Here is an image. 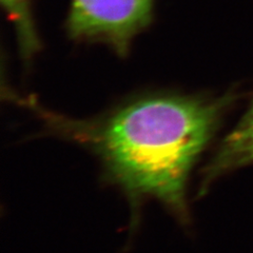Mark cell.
I'll list each match as a JSON object with an SVG mask.
<instances>
[{"label": "cell", "instance_id": "obj_2", "mask_svg": "<svg viewBox=\"0 0 253 253\" xmlns=\"http://www.w3.org/2000/svg\"><path fill=\"white\" fill-rule=\"evenodd\" d=\"M155 0H70L69 37L77 42L105 44L120 56L153 17Z\"/></svg>", "mask_w": 253, "mask_h": 253}, {"label": "cell", "instance_id": "obj_4", "mask_svg": "<svg viewBox=\"0 0 253 253\" xmlns=\"http://www.w3.org/2000/svg\"><path fill=\"white\" fill-rule=\"evenodd\" d=\"M15 30L22 59L31 61L41 50V41L32 14L33 0H0Z\"/></svg>", "mask_w": 253, "mask_h": 253}, {"label": "cell", "instance_id": "obj_1", "mask_svg": "<svg viewBox=\"0 0 253 253\" xmlns=\"http://www.w3.org/2000/svg\"><path fill=\"white\" fill-rule=\"evenodd\" d=\"M19 102L37 117L46 135L93 154L104 179L126 196L134 224L141 206L153 201L188 227L192 220L189 180L232 99L229 95L154 92L90 118L55 112L32 96Z\"/></svg>", "mask_w": 253, "mask_h": 253}, {"label": "cell", "instance_id": "obj_3", "mask_svg": "<svg viewBox=\"0 0 253 253\" xmlns=\"http://www.w3.org/2000/svg\"><path fill=\"white\" fill-rule=\"evenodd\" d=\"M253 164V102L247 113L229 133L214 155L204 167L197 195L203 196L210 185L225 174Z\"/></svg>", "mask_w": 253, "mask_h": 253}]
</instances>
